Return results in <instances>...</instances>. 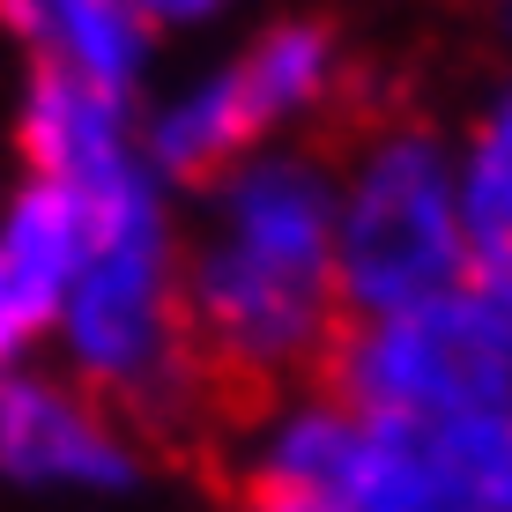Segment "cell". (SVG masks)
Listing matches in <instances>:
<instances>
[{
	"label": "cell",
	"mask_w": 512,
	"mask_h": 512,
	"mask_svg": "<svg viewBox=\"0 0 512 512\" xmlns=\"http://www.w3.org/2000/svg\"><path fill=\"white\" fill-rule=\"evenodd\" d=\"M90 253V216H82L75 193L30 179L23 201L0 223V372L30 349V334L60 320L67 290L82 275Z\"/></svg>",
	"instance_id": "7"
},
{
	"label": "cell",
	"mask_w": 512,
	"mask_h": 512,
	"mask_svg": "<svg viewBox=\"0 0 512 512\" xmlns=\"http://www.w3.org/2000/svg\"><path fill=\"white\" fill-rule=\"evenodd\" d=\"M0 475L60 483V490H127L134 446L104 423V409L90 394L0 372Z\"/></svg>",
	"instance_id": "5"
},
{
	"label": "cell",
	"mask_w": 512,
	"mask_h": 512,
	"mask_svg": "<svg viewBox=\"0 0 512 512\" xmlns=\"http://www.w3.org/2000/svg\"><path fill=\"white\" fill-rule=\"evenodd\" d=\"M0 23L30 52V75H67L112 97H134L149 75L156 30L127 0H0Z\"/></svg>",
	"instance_id": "8"
},
{
	"label": "cell",
	"mask_w": 512,
	"mask_h": 512,
	"mask_svg": "<svg viewBox=\"0 0 512 512\" xmlns=\"http://www.w3.org/2000/svg\"><path fill=\"white\" fill-rule=\"evenodd\" d=\"M23 156H30V179L75 193L119 186L127 171H141V127H134V97L90 90V82H67V75H30L23 90Z\"/></svg>",
	"instance_id": "6"
},
{
	"label": "cell",
	"mask_w": 512,
	"mask_h": 512,
	"mask_svg": "<svg viewBox=\"0 0 512 512\" xmlns=\"http://www.w3.org/2000/svg\"><path fill=\"white\" fill-rule=\"evenodd\" d=\"M320 394L349 416L394 423L512 409V327L475 282L431 297V305L386 312V320H349L320 372Z\"/></svg>",
	"instance_id": "3"
},
{
	"label": "cell",
	"mask_w": 512,
	"mask_h": 512,
	"mask_svg": "<svg viewBox=\"0 0 512 512\" xmlns=\"http://www.w3.org/2000/svg\"><path fill=\"white\" fill-rule=\"evenodd\" d=\"M468 282L461 186L431 134L394 127L357 156L334 193V290L349 320L431 305Z\"/></svg>",
	"instance_id": "2"
},
{
	"label": "cell",
	"mask_w": 512,
	"mask_h": 512,
	"mask_svg": "<svg viewBox=\"0 0 512 512\" xmlns=\"http://www.w3.org/2000/svg\"><path fill=\"white\" fill-rule=\"evenodd\" d=\"M334 171L260 149L216 179L208 231L179 268V349L201 409L260 416L282 379L320 386L349 305L334 290Z\"/></svg>",
	"instance_id": "1"
},
{
	"label": "cell",
	"mask_w": 512,
	"mask_h": 512,
	"mask_svg": "<svg viewBox=\"0 0 512 512\" xmlns=\"http://www.w3.org/2000/svg\"><path fill=\"white\" fill-rule=\"evenodd\" d=\"M334 75H342V52L320 23H268L260 38H245V52L216 60L164 112H149L141 156H149L156 179L216 186L231 164L260 156L268 134L320 112L334 97Z\"/></svg>",
	"instance_id": "4"
},
{
	"label": "cell",
	"mask_w": 512,
	"mask_h": 512,
	"mask_svg": "<svg viewBox=\"0 0 512 512\" xmlns=\"http://www.w3.org/2000/svg\"><path fill=\"white\" fill-rule=\"evenodd\" d=\"M461 186V231H468V282L498 305L512 327V90L475 119L468 164L453 171Z\"/></svg>",
	"instance_id": "9"
},
{
	"label": "cell",
	"mask_w": 512,
	"mask_h": 512,
	"mask_svg": "<svg viewBox=\"0 0 512 512\" xmlns=\"http://www.w3.org/2000/svg\"><path fill=\"white\" fill-rule=\"evenodd\" d=\"M245 512H275V505H245Z\"/></svg>",
	"instance_id": "11"
},
{
	"label": "cell",
	"mask_w": 512,
	"mask_h": 512,
	"mask_svg": "<svg viewBox=\"0 0 512 512\" xmlns=\"http://www.w3.org/2000/svg\"><path fill=\"white\" fill-rule=\"evenodd\" d=\"M127 8L149 30H201V23H216V15H231L238 0H127Z\"/></svg>",
	"instance_id": "10"
},
{
	"label": "cell",
	"mask_w": 512,
	"mask_h": 512,
	"mask_svg": "<svg viewBox=\"0 0 512 512\" xmlns=\"http://www.w3.org/2000/svg\"><path fill=\"white\" fill-rule=\"evenodd\" d=\"M505 8H512V0H505Z\"/></svg>",
	"instance_id": "12"
}]
</instances>
